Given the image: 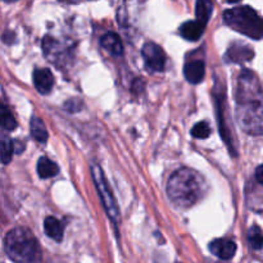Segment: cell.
<instances>
[{"instance_id": "obj_1", "label": "cell", "mask_w": 263, "mask_h": 263, "mask_svg": "<svg viewBox=\"0 0 263 263\" xmlns=\"http://www.w3.org/2000/svg\"><path fill=\"white\" fill-rule=\"evenodd\" d=\"M236 104V118L240 127L252 135H261L262 89L257 76L251 71H243L239 76Z\"/></svg>"}, {"instance_id": "obj_2", "label": "cell", "mask_w": 263, "mask_h": 263, "mask_svg": "<svg viewBox=\"0 0 263 263\" xmlns=\"http://www.w3.org/2000/svg\"><path fill=\"white\" fill-rule=\"evenodd\" d=\"M204 181L198 172L190 168L177 170L168 180L167 193L179 208H190L203 195Z\"/></svg>"}, {"instance_id": "obj_3", "label": "cell", "mask_w": 263, "mask_h": 263, "mask_svg": "<svg viewBox=\"0 0 263 263\" xmlns=\"http://www.w3.org/2000/svg\"><path fill=\"white\" fill-rule=\"evenodd\" d=\"M5 253L15 263H36L40 259V247L32 231L15 228L4 239Z\"/></svg>"}, {"instance_id": "obj_4", "label": "cell", "mask_w": 263, "mask_h": 263, "mask_svg": "<svg viewBox=\"0 0 263 263\" xmlns=\"http://www.w3.org/2000/svg\"><path fill=\"white\" fill-rule=\"evenodd\" d=\"M223 21L226 25L230 26L233 30L238 31L239 33H243L254 40L262 39L263 26L261 17L253 8L248 5L226 10L223 14Z\"/></svg>"}, {"instance_id": "obj_5", "label": "cell", "mask_w": 263, "mask_h": 263, "mask_svg": "<svg viewBox=\"0 0 263 263\" xmlns=\"http://www.w3.org/2000/svg\"><path fill=\"white\" fill-rule=\"evenodd\" d=\"M90 170H91L95 187H97L98 193H99L103 207H104L108 217H109L113 222L117 223L118 221H120V210H118L117 202H116L115 197H113L112 190H110L109 184H108L107 179H105L102 167L98 163H95V162H92L91 166H90Z\"/></svg>"}, {"instance_id": "obj_6", "label": "cell", "mask_w": 263, "mask_h": 263, "mask_svg": "<svg viewBox=\"0 0 263 263\" xmlns=\"http://www.w3.org/2000/svg\"><path fill=\"white\" fill-rule=\"evenodd\" d=\"M143 58L145 62L146 67L151 71L154 72H162L166 67V54H164L163 49L156 43H146L143 46Z\"/></svg>"}, {"instance_id": "obj_7", "label": "cell", "mask_w": 263, "mask_h": 263, "mask_svg": "<svg viewBox=\"0 0 263 263\" xmlns=\"http://www.w3.org/2000/svg\"><path fill=\"white\" fill-rule=\"evenodd\" d=\"M210 249L220 259L229 261L235 256L236 244L230 239H216L210 244Z\"/></svg>"}, {"instance_id": "obj_8", "label": "cell", "mask_w": 263, "mask_h": 263, "mask_svg": "<svg viewBox=\"0 0 263 263\" xmlns=\"http://www.w3.org/2000/svg\"><path fill=\"white\" fill-rule=\"evenodd\" d=\"M33 85L40 94H49L54 86V76L50 69H36L33 72Z\"/></svg>"}, {"instance_id": "obj_9", "label": "cell", "mask_w": 263, "mask_h": 263, "mask_svg": "<svg viewBox=\"0 0 263 263\" xmlns=\"http://www.w3.org/2000/svg\"><path fill=\"white\" fill-rule=\"evenodd\" d=\"M184 74L190 84H199V82H202L205 76L204 62L200 61V59L187 62L184 67Z\"/></svg>"}, {"instance_id": "obj_10", "label": "cell", "mask_w": 263, "mask_h": 263, "mask_svg": "<svg viewBox=\"0 0 263 263\" xmlns=\"http://www.w3.org/2000/svg\"><path fill=\"white\" fill-rule=\"evenodd\" d=\"M204 25H202L198 21H187L180 27V33L182 37L187 41H197L199 40L200 36L204 32Z\"/></svg>"}, {"instance_id": "obj_11", "label": "cell", "mask_w": 263, "mask_h": 263, "mask_svg": "<svg viewBox=\"0 0 263 263\" xmlns=\"http://www.w3.org/2000/svg\"><path fill=\"white\" fill-rule=\"evenodd\" d=\"M100 44H102L103 48H104L108 53L112 54V55L120 57L121 54L123 53L122 41H121L120 36H118L117 33H105L102 37V40H100Z\"/></svg>"}, {"instance_id": "obj_12", "label": "cell", "mask_w": 263, "mask_h": 263, "mask_svg": "<svg viewBox=\"0 0 263 263\" xmlns=\"http://www.w3.org/2000/svg\"><path fill=\"white\" fill-rule=\"evenodd\" d=\"M252 57H254V53L251 50V48L247 45H235L231 46L229 49L228 54H226V58L230 62H235V63H241L244 61H251Z\"/></svg>"}, {"instance_id": "obj_13", "label": "cell", "mask_w": 263, "mask_h": 263, "mask_svg": "<svg viewBox=\"0 0 263 263\" xmlns=\"http://www.w3.org/2000/svg\"><path fill=\"white\" fill-rule=\"evenodd\" d=\"M44 230L45 234L55 241H61L63 239V233H64V226L58 218L50 217L45 218V222H44Z\"/></svg>"}, {"instance_id": "obj_14", "label": "cell", "mask_w": 263, "mask_h": 263, "mask_svg": "<svg viewBox=\"0 0 263 263\" xmlns=\"http://www.w3.org/2000/svg\"><path fill=\"white\" fill-rule=\"evenodd\" d=\"M213 12V4L211 0H198L197 5H195V15H197V21L202 25H207L210 21L211 15Z\"/></svg>"}, {"instance_id": "obj_15", "label": "cell", "mask_w": 263, "mask_h": 263, "mask_svg": "<svg viewBox=\"0 0 263 263\" xmlns=\"http://www.w3.org/2000/svg\"><path fill=\"white\" fill-rule=\"evenodd\" d=\"M59 172L58 166L48 157H41L37 162V174L41 179H49V177L55 176Z\"/></svg>"}, {"instance_id": "obj_16", "label": "cell", "mask_w": 263, "mask_h": 263, "mask_svg": "<svg viewBox=\"0 0 263 263\" xmlns=\"http://www.w3.org/2000/svg\"><path fill=\"white\" fill-rule=\"evenodd\" d=\"M30 126H31V135H32V138L41 144L46 143L49 135L43 120L39 117H32L31 118Z\"/></svg>"}, {"instance_id": "obj_17", "label": "cell", "mask_w": 263, "mask_h": 263, "mask_svg": "<svg viewBox=\"0 0 263 263\" xmlns=\"http://www.w3.org/2000/svg\"><path fill=\"white\" fill-rule=\"evenodd\" d=\"M0 126L7 131H13L17 127V121L9 108L0 103Z\"/></svg>"}, {"instance_id": "obj_18", "label": "cell", "mask_w": 263, "mask_h": 263, "mask_svg": "<svg viewBox=\"0 0 263 263\" xmlns=\"http://www.w3.org/2000/svg\"><path fill=\"white\" fill-rule=\"evenodd\" d=\"M14 153V144L10 139L0 140V162L3 164H8L13 158Z\"/></svg>"}, {"instance_id": "obj_19", "label": "cell", "mask_w": 263, "mask_h": 263, "mask_svg": "<svg viewBox=\"0 0 263 263\" xmlns=\"http://www.w3.org/2000/svg\"><path fill=\"white\" fill-rule=\"evenodd\" d=\"M249 244L254 251H261L262 248V231L259 226H252L248 233Z\"/></svg>"}, {"instance_id": "obj_20", "label": "cell", "mask_w": 263, "mask_h": 263, "mask_svg": "<svg viewBox=\"0 0 263 263\" xmlns=\"http://www.w3.org/2000/svg\"><path fill=\"white\" fill-rule=\"evenodd\" d=\"M192 135L195 139H207L211 135V127L207 122L202 121V122L197 123L194 127L192 128Z\"/></svg>"}, {"instance_id": "obj_21", "label": "cell", "mask_w": 263, "mask_h": 263, "mask_svg": "<svg viewBox=\"0 0 263 263\" xmlns=\"http://www.w3.org/2000/svg\"><path fill=\"white\" fill-rule=\"evenodd\" d=\"M81 100L80 99H72V100H68V102L64 104V108L67 109V112H80V109H81Z\"/></svg>"}, {"instance_id": "obj_22", "label": "cell", "mask_w": 263, "mask_h": 263, "mask_svg": "<svg viewBox=\"0 0 263 263\" xmlns=\"http://www.w3.org/2000/svg\"><path fill=\"white\" fill-rule=\"evenodd\" d=\"M256 179H257V182H258L259 185L263 184V167L262 166H258L256 170Z\"/></svg>"}, {"instance_id": "obj_23", "label": "cell", "mask_w": 263, "mask_h": 263, "mask_svg": "<svg viewBox=\"0 0 263 263\" xmlns=\"http://www.w3.org/2000/svg\"><path fill=\"white\" fill-rule=\"evenodd\" d=\"M64 2H67V3H71V4H77V3L85 2V0H64Z\"/></svg>"}, {"instance_id": "obj_24", "label": "cell", "mask_w": 263, "mask_h": 263, "mask_svg": "<svg viewBox=\"0 0 263 263\" xmlns=\"http://www.w3.org/2000/svg\"><path fill=\"white\" fill-rule=\"evenodd\" d=\"M226 2H228V3H238V2H240V0H226Z\"/></svg>"}, {"instance_id": "obj_25", "label": "cell", "mask_w": 263, "mask_h": 263, "mask_svg": "<svg viewBox=\"0 0 263 263\" xmlns=\"http://www.w3.org/2000/svg\"><path fill=\"white\" fill-rule=\"evenodd\" d=\"M3 2H5V3H14V2H17V0H3Z\"/></svg>"}]
</instances>
